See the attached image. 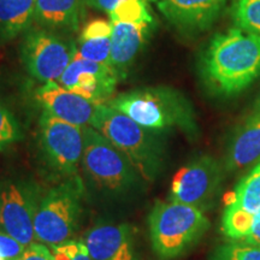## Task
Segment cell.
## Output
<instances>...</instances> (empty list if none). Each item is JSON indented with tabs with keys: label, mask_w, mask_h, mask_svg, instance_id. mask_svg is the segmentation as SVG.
Masks as SVG:
<instances>
[{
	"label": "cell",
	"mask_w": 260,
	"mask_h": 260,
	"mask_svg": "<svg viewBox=\"0 0 260 260\" xmlns=\"http://www.w3.org/2000/svg\"><path fill=\"white\" fill-rule=\"evenodd\" d=\"M199 70L214 95L243 92L260 76V37L237 27L218 32L201 54Z\"/></svg>",
	"instance_id": "1"
},
{
	"label": "cell",
	"mask_w": 260,
	"mask_h": 260,
	"mask_svg": "<svg viewBox=\"0 0 260 260\" xmlns=\"http://www.w3.org/2000/svg\"><path fill=\"white\" fill-rule=\"evenodd\" d=\"M146 129L164 132L178 129L198 135V123L189 100L171 87H145L113 96L107 104Z\"/></svg>",
	"instance_id": "2"
},
{
	"label": "cell",
	"mask_w": 260,
	"mask_h": 260,
	"mask_svg": "<svg viewBox=\"0 0 260 260\" xmlns=\"http://www.w3.org/2000/svg\"><path fill=\"white\" fill-rule=\"evenodd\" d=\"M110 140L139 172L144 181L153 182L165 164V146L157 132L146 129L109 105L96 107L92 125Z\"/></svg>",
	"instance_id": "3"
},
{
	"label": "cell",
	"mask_w": 260,
	"mask_h": 260,
	"mask_svg": "<svg viewBox=\"0 0 260 260\" xmlns=\"http://www.w3.org/2000/svg\"><path fill=\"white\" fill-rule=\"evenodd\" d=\"M210 228L204 211L176 201H158L148 216L152 248L160 259L186 254Z\"/></svg>",
	"instance_id": "4"
},
{
	"label": "cell",
	"mask_w": 260,
	"mask_h": 260,
	"mask_svg": "<svg viewBox=\"0 0 260 260\" xmlns=\"http://www.w3.org/2000/svg\"><path fill=\"white\" fill-rule=\"evenodd\" d=\"M82 195L80 176L63 180L42 193L34 222L38 242L51 248L74 240L82 216Z\"/></svg>",
	"instance_id": "5"
},
{
	"label": "cell",
	"mask_w": 260,
	"mask_h": 260,
	"mask_svg": "<svg viewBox=\"0 0 260 260\" xmlns=\"http://www.w3.org/2000/svg\"><path fill=\"white\" fill-rule=\"evenodd\" d=\"M81 165L94 186L110 195L129 193L142 180L129 159L90 125L83 126Z\"/></svg>",
	"instance_id": "6"
},
{
	"label": "cell",
	"mask_w": 260,
	"mask_h": 260,
	"mask_svg": "<svg viewBox=\"0 0 260 260\" xmlns=\"http://www.w3.org/2000/svg\"><path fill=\"white\" fill-rule=\"evenodd\" d=\"M21 60L32 79L57 82L77 53V42L61 32L32 25L21 42Z\"/></svg>",
	"instance_id": "7"
},
{
	"label": "cell",
	"mask_w": 260,
	"mask_h": 260,
	"mask_svg": "<svg viewBox=\"0 0 260 260\" xmlns=\"http://www.w3.org/2000/svg\"><path fill=\"white\" fill-rule=\"evenodd\" d=\"M39 140L45 161L58 176L67 180L80 176L83 154V128L47 112L39 119Z\"/></svg>",
	"instance_id": "8"
},
{
	"label": "cell",
	"mask_w": 260,
	"mask_h": 260,
	"mask_svg": "<svg viewBox=\"0 0 260 260\" xmlns=\"http://www.w3.org/2000/svg\"><path fill=\"white\" fill-rule=\"evenodd\" d=\"M223 167L216 158L198 155L178 169L172 177L170 200L201 211L211 209L216 203L224 181Z\"/></svg>",
	"instance_id": "9"
},
{
	"label": "cell",
	"mask_w": 260,
	"mask_h": 260,
	"mask_svg": "<svg viewBox=\"0 0 260 260\" xmlns=\"http://www.w3.org/2000/svg\"><path fill=\"white\" fill-rule=\"evenodd\" d=\"M42 197L37 183L27 181H4L0 184V232L21 242L32 245L34 222Z\"/></svg>",
	"instance_id": "10"
},
{
	"label": "cell",
	"mask_w": 260,
	"mask_h": 260,
	"mask_svg": "<svg viewBox=\"0 0 260 260\" xmlns=\"http://www.w3.org/2000/svg\"><path fill=\"white\" fill-rule=\"evenodd\" d=\"M57 82L99 106L107 105L113 99L119 80L110 65L95 63L76 53Z\"/></svg>",
	"instance_id": "11"
},
{
	"label": "cell",
	"mask_w": 260,
	"mask_h": 260,
	"mask_svg": "<svg viewBox=\"0 0 260 260\" xmlns=\"http://www.w3.org/2000/svg\"><path fill=\"white\" fill-rule=\"evenodd\" d=\"M92 260H140L134 226L128 223H100L82 240Z\"/></svg>",
	"instance_id": "12"
},
{
	"label": "cell",
	"mask_w": 260,
	"mask_h": 260,
	"mask_svg": "<svg viewBox=\"0 0 260 260\" xmlns=\"http://www.w3.org/2000/svg\"><path fill=\"white\" fill-rule=\"evenodd\" d=\"M153 2L169 23L187 34L207 30L228 4V0H148Z\"/></svg>",
	"instance_id": "13"
},
{
	"label": "cell",
	"mask_w": 260,
	"mask_h": 260,
	"mask_svg": "<svg viewBox=\"0 0 260 260\" xmlns=\"http://www.w3.org/2000/svg\"><path fill=\"white\" fill-rule=\"evenodd\" d=\"M35 99L45 112L82 128L92 125L98 107L54 81L42 83L35 90Z\"/></svg>",
	"instance_id": "14"
},
{
	"label": "cell",
	"mask_w": 260,
	"mask_h": 260,
	"mask_svg": "<svg viewBox=\"0 0 260 260\" xmlns=\"http://www.w3.org/2000/svg\"><path fill=\"white\" fill-rule=\"evenodd\" d=\"M153 30V23H113L111 34L110 67L124 81L144 50Z\"/></svg>",
	"instance_id": "15"
},
{
	"label": "cell",
	"mask_w": 260,
	"mask_h": 260,
	"mask_svg": "<svg viewBox=\"0 0 260 260\" xmlns=\"http://www.w3.org/2000/svg\"><path fill=\"white\" fill-rule=\"evenodd\" d=\"M260 161V112L253 111L237 126L228 145L225 171H239Z\"/></svg>",
	"instance_id": "16"
},
{
	"label": "cell",
	"mask_w": 260,
	"mask_h": 260,
	"mask_svg": "<svg viewBox=\"0 0 260 260\" xmlns=\"http://www.w3.org/2000/svg\"><path fill=\"white\" fill-rule=\"evenodd\" d=\"M84 0H37L34 23L61 34H73L80 29Z\"/></svg>",
	"instance_id": "17"
},
{
	"label": "cell",
	"mask_w": 260,
	"mask_h": 260,
	"mask_svg": "<svg viewBox=\"0 0 260 260\" xmlns=\"http://www.w3.org/2000/svg\"><path fill=\"white\" fill-rule=\"evenodd\" d=\"M37 0H0V45L24 35L34 24Z\"/></svg>",
	"instance_id": "18"
},
{
	"label": "cell",
	"mask_w": 260,
	"mask_h": 260,
	"mask_svg": "<svg viewBox=\"0 0 260 260\" xmlns=\"http://www.w3.org/2000/svg\"><path fill=\"white\" fill-rule=\"evenodd\" d=\"M226 203H234L253 214L260 212V161L239 182Z\"/></svg>",
	"instance_id": "19"
},
{
	"label": "cell",
	"mask_w": 260,
	"mask_h": 260,
	"mask_svg": "<svg viewBox=\"0 0 260 260\" xmlns=\"http://www.w3.org/2000/svg\"><path fill=\"white\" fill-rule=\"evenodd\" d=\"M255 214L243 210L239 205L226 203L222 216V233L232 241H242L251 233Z\"/></svg>",
	"instance_id": "20"
},
{
	"label": "cell",
	"mask_w": 260,
	"mask_h": 260,
	"mask_svg": "<svg viewBox=\"0 0 260 260\" xmlns=\"http://www.w3.org/2000/svg\"><path fill=\"white\" fill-rule=\"evenodd\" d=\"M148 0H123L111 12V23H154L147 5Z\"/></svg>",
	"instance_id": "21"
},
{
	"label": "cell",
	"mask_w": 260,
	"mask_h": 260,
	"mask_svg": "<svg viewBox=\"0 0 260 260\" xmlns=\"http://www.w3.org/2000/svg\"><path fill=\"white\" fill-rule=\"evenodd\" d=\"M233 18L237 28L260 37V0H234Z\"/></svg>",
	"instance_id": "22"
},
{
	"label": "cell",
	"mask_w": 260,
	"mask_h": 260,
	"mask_svg": "<svg viewBox=\"0 0 260 260\" xmlns=\"http://www.w3.org/2000/svg\"><path fill=\"white\" fill-rule=\"evenodd\" d=\"M210 260H260V247L241 241H229L217 246Z\"/></svg>",
	"instance_id": "23"
},
{
	"label": "cell",
	"mask_w": 260,
	"mask_h": 260,
	"mask_svg": "<svg viewBox=\"0 0 260 260\" xmlns=\"http://www.w3.org/2000/svg\"><path fill=\"white\" fill-rule=\"evenodd\" d=\"M22 139V130L17 119L0 100V152L9 149Z\"/></svg>",
	"instance_id": "24"
},
{
	"label": "cell",
	"mask_w": 260,
	"mask_h": 260,
	"mask_svg": "<svg viewBox=\"0 0 260 260\" xmlns=\"http://www.w3.org/2000/svg\"><path fill=\"white\" fill-rule=\"evenodd\" d=\"M77 53L88 60L110 65L111 38H99L86 41H77Z\"/></svg>",
	"instance_id": "25"
},
{
	"label": "cell",
	"mask_w": 260,
	"mask_h": 260,
	"mask_svg": "<svg viewBox=\"0 0 260 260\" xmlns=\"http://www.w3.org/2000/svg\"><path fill=\"white\" fill-rule=\"evenodd\" d=\"M50 249L52 260H92L86 245L80 240H70Z\"/></svg>",
	"instance_id": "26"
},
{
	"label": "cell",
	"mask_w": 260,
	"mask_h": 260,
	"mask_svg": "<svg viewBox=\"0 0 260 260\" xmlns=\"http://www.w3.org/2000/svg\"><path fill=\"white\" fill-rule=\"evenodd\" d=\"M112 23L103 18H95L83 25L79 41L92 40L99 38H111Z\"/></svg>",
	"instance_id": "27"
},
{
	"label": "cell",
	"mask_w": 260,
	"mask_h": 260,
	"mask_svg": "<svg viewBox=\"0 0 260 260\" xmlns=\"http://www.w3.org/2000/svg\"><path fill=\"white\" fill-rule=\"evenodd\" d=\"M25 248L21 242L8 235L4 232H0V255L4 260H18L23 254Z\"/></svg>",
	"instance_id": "28"
},
{
	"label": "cell",
	"mask_w": 260,
	"mask_h": 260,
	"mask_svg": "<svg viewBox=\"0 0 260 260\" xmlns=\"http://www.w3.org/2000/svg\"><path fill=\"white\" fill-rule=\"evenodd\" d=\"M18 260H52V252L50 247L40 242H34L25 248Z\"/></svg>",
	"instance_id": "29"
},
{
	"label": "cell",
	"mask_w": 260,
	"mask_h": 260,
	"mask_svg": "<svg viewBox=\"0 0 260 260\" xmlns=\"http://www.w3.org/2000/svg\"><path fill=\"white\" fill-rule=\"evenodd\" d=\"M122 2L123 0H84L86 6L95 9L98 11L107 12V14L111 12L112 10Z\"/></svg>",
	"instance_id": "30"
},
{
	"label": "cell",
	"mask_w": 260,
	"mask_h": 260,
	"mask_svg": "<svg viewBox=\"0 0 260 260\" xmlns=\"http://www.w3.org/2000/svg\"><path fill=\"white\" fill-rule=\"evenodd\" d=\"M241 242L249 243V245L260 247V212L255 214V220L249 235L245 237Z\"/></svg>",
	"instance_id": "31"
},
{
	"label": "cell",
	"mask_w": 260,
	"mask_h": 260,
	"mask_svg": "<svg viewBox=\"0 0 260 260\" xmlns=\"http://www.w3.org/2000/svg\"><path fill=\"white\" fill-rule=\"evenodd\" d=\"M253 111L260 112V94H259V96L256 98V100L254 102V105H253Z\"/></svg>",
	"instance_id": "32"
},
{
	"label": "cell",
	"mask_w": 260,
	"mask_h": 260,
	"mask_svg": "<svg viewBox=\"0 0 260 260\" xmlns=\"http://www.w3.org/2000/svg\"><path fill=\"white\" fill-rule=\"evenodd\" d=\"M0 260H4V258H3V256H2V255H0Z\"/></svg>",
	"instance_id": "33"
}]
</instances>
